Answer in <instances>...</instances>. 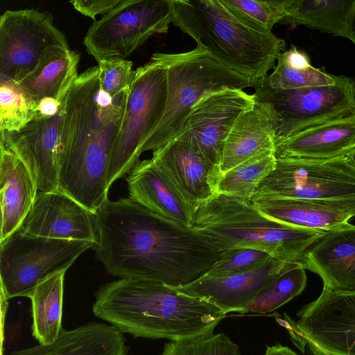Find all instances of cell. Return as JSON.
<instances>
[{"mask_svg":"<svg viewBox=\"0 0 355 355\" xmlns=\"http://www.w3.org/2000/svg\"><path fill=\"white\" fill-rule=\"evenodd\" d=\"M97 235L93 248L109 274L172 288L196 281L220 257L191 227L129 198L104 202L97 212Z\"/></svg>","mask_w":355,"mask_h":355,"instance_id":"obj_1","label":"cell"},{"mask_svg":"<svg viewBox=\"0 0 355 355\" xmlns=\"http://www.w3.org/2000/svg\"><path fill=\"white\" fill-rule=\"evenodd\" d=\"M129 90L112 96L102 89L95 66L78 76L64 100L58 191L94 214L108 199L110 161Z\"/></svg>","mask_w":355,"mask_h":355,"instance_id":"obj_2","label":"cell"},{"mask_svg":"<svg viewBox=\"0 0 355 355\" xmlns=\"http://www.w3.org/2000/svg\"><path fill=\"white\" fill-rule=\"evenodd\" d=\"M94 314L135 338L180 340L211 334L226 314L166 284L119 278L95 293Z\"/></svg>","mask_w":355,"mask_h":355,"instance_id":"obj_3","label":"cell"},{"mask_svg":"<svg viewBox=\"0 0 355 355\" xmlns=\"http://www.w3.org/2000/svg\"><path fill=\"white\" fill-rule=\"evenodd\" d=\"M172 24L218 62L257 85L275 69L286 42L271 32L254 29L220 0H171Z\"/></svg>","mask_w":355,"mask_h":355,"instance_id":"obj_4","label":"cell"},{"mask_svg":"<svg viewBox=\"0 0 355 355\" xmlns=\"http://www.w3.org/2000/svg\"><path fill=\"white\" fill-rule=\"evenodd\" d=\"M190 227L220 254L249 248L301 264L306 251L324 232L276 221L251 202L218 193L198 206Z\"/></svg>","mask_w":355,"mask_h":355,"instance_id":"obj_5","label":"cell"},{"mask_svg":"<svg viewBox=\"0 0 355 355\" xmlns=\"http://www.w3.org/2000/svg\"><path fill=\"white\" fill-rule=\"evenodd\" d=\"M166 67L168 97L163 118L146 140L141 152L155 150L180 132L191 107L205 95L225 88L257 85L218 62L199 45L179 53L153 54Z\"/></svg>","mask_w":355,"mask_h":355,"instance_id":"obj_6","label":"cell"},{"mask_svg":"<svg viewBox=\"0 0 355 355\" xmlns=\"http://www.w3.org/2000/svg\"><path fill=\"white\" fill-rule=\"evenodd\" d=\"M167 97L166 67L152 55L149 62L134 73L124 118L112 150L109 189L140 161L146 140L163 118Z\"/></svg>","mask_w":355,"mask_h":355,"instance_id":"obj_7","label":"cell"},{"mask_svg":"<svg viewBox=\"0 0 355 355\" xmlns=\"http://www.w3.org/2000/svg\"><path fill=\"white\" fill-rule=\"evenodd\" d=\"M93 247L89 241L31 235L19 227L0 242L1 294L8 300L29 297L39 283L67 271Z\"/></svg>","mask_w":355,"mask_h":355,"instance_id":"obj_8","label":"cell"},{"mask_svg":"<svg viewBox=\"0 0 355 355\" xmlns=\"http://www.w3.org/2000/svg\"><path fill=\"white\" fill-rule=\"evenodd\" d=\"M253 95L272 108L278 121L275 140L281 139L352 115L355 110V78L338 76L332 85L295 89L272 88L265 78Z\"/></svg>","mask_w":355,"mask_h":355,"instance_id":"obj_9","label":"cell"},{"mask_svg":"<svg viewBox=\"0 0 355 355\" xmlns=\"http://www.w3.org/2000/svg\"><path fill=\"white\" fill-rule=\"evenodd\" d=\"M171 0H123L89 28L83 44L97 62L130 56L150 37L168 32Z\"/></svg>","mask_w":355,"mask_h":355,"instance_id":"obj_10","label":"cell"},{"mask_svg":"<svg viewBox=\"0 0 355 355\" xmlns=\"http://www.w3.org/2000/svg\"><path fill=\"white\" fill-rule=\"evenodd\" d=\"M276 159L275 168L260 183L252 199L333 201L355 198V164L348 156L329 159Z\"/></svg>","mask_w":355,"mask_h":355,"instance_id":"obj_11","label":"cell"},{"mask_svg":"<svg viewBox=\"0 0 355 355\" xmlns=\"http://www.w3.org/2000/svg\"><path fill=\"white\" fill-rule=\"evenodd\" d=\"M284 315L277 320L302 352L307 346L313 355H355V291L323 288L299 310L297 320Z\"/></svg>","mask_w":355,"mask_h":355,"instance_id":"obj_12","label":"cell"},{"mask_svg":"<svg viewBox=\"0 0 355 355\" xmlns=\"http://www.w3.org/2000/svg\"><path fill=\"white\" fill-rule=\"evenodd\" d=\"M57 46L69 48L50 12L6 10L0 17V78L19 82L49 48Z\"/></svg>","mask_w":355,"mask_h":355,"instance_id":"obj_13","label":"cell"},{"mask_svg":"<svg viewBox=\"0 0 355 355\" xmlns=\"http://www.w3.org/2000/svg\"><path fill=\"white\" fill-rule=\"evenodd\" d=\"M254 103V95L241 89L225 88L207 94L191 107L175 138L192 142L218 181L225 141L240 115L252 107Z\"/></svg>","mask_w":355,"mask_h":355,"instance_id":"obj_14","label":"cell"},{"mask_svg":"<svg viewBox=\"0 0 355 355\" xmlns=\"http://www.w3.org/2000/svg\"><path fill=\"white\" fill-rule=\"evenodd\" d=\"M64 102L50 118L34 117L19 131L1 132V143L12 150L28 166L38 192L58 191L63 162L60 135Z\"/></svg>","mask_w":355,"mask_h":355,"instance_id":"obj_15","label":"cell"},{"mask_svg":"<svg viewBox=\"0 0 355 355\" xmlns=\"http://www.w3.org/2000/svg\"><path fill=\"white\" fill-rule=\"evenodd\" d=\"M151 160L181 200L194 211L215 194L217 178L190 141L175 138L154 150Z\"/></svg>","mask_w":355,"mask_h":355,"instance_id":"obj_16","label":"cell"},{"mask_svg":"<svg viewBox=\"0 0 355 355\" xmlns=\"http://www.w3.org/2000/svg\"><path fill=\"white\" fill-rule=\"evenodd\" d=\"M20 228L26 234L58 239L97 242V214L60 191L38 192Z\"/></svg>","mask_w":355,"mask_h":355,"instance_id":"obj_17","label":"cell"},{"mask_svg":"<svg viewBox=\"0 0 355 355\" xmlns=\"http://www.w3.org/2000/svg\"><path fill=\"white\" fill-rule=\"evenodd\" d=\"M298 264L301 263L270 257L241 272L220 277L202 275L189 284L173 288L215 305L225 314L239 313L270 282Z\"/></svg>","mask_w":355,"mask_h":355,"instance_id":"obj_18","label":"cell"},{"mask_svg":"<svg viewBox=\"0 0 355 355\" xmlns=\"http://www.w3.org/2000/svg\"><path fill=\"white\" fill-rule=\"evenodd\" d=\"M302 266L318 274L323 288L355 291V225L324 231L306 251Z\"/></svg>","mask_w":355,"mask_h":355,"instance_id":"obj_19","label":"cell"},{"mask_svg":"<svg viewBox=\"0 0 355 355\" xmlns=\"http://www.w3.org/2000/svg\"><path fill=\"white\" fill-rule=\"evenodd\" d=\"M277 130L278 121L272 108L255 100L253 107L236 121L225 141L219 166L220 176L252 157L275 152Z\"/></svg>","mask_w":355,"mask_h":355,"instance_id":"obj_20","label":"cell"},{"mask_svg":"<svg viewBox=\"0 0 355 355\" xmlns=\"http://www.w3.org/2000/svg\"><path fill=\"white\" fill-rule=\"evenodd\" d=\"M354 150L355 116L352 114L275 141L277 158L329 159L347 157Z\"/></svg>","mask_w":355,"mask_h":355,"instance_id":"obj_21","label":"cell"},{"mask_svg":"<svg viewBox=\"0 0 355 355\" xmlns=\"http://www.w3.org/2000/svg\"><path fill=\"white\" fill-rule=\"evenodd\" d=\"M251 202L276 221L322 231L346 224L355 216V198L333 201L259 198Z\"/></svg>","mask_w":355,"mask_h":355,"instance_id":"obj_22","label":"cell"},{"mask_svg":"<svg viewBox=\"0 0 355 355\" xmlns=\"http://www.w3.org/2000/svg\"><path fill=\"white\" fill-rule=\"evenodd\" d=\"M0 242L22 225L35 201L36 182L25 163L0 142Z\"/></svg>","mask_w":355,"mask_h":355,"instance_id":"obj_23","label":"cell"},{"mask_svg":"<svg viewBox=\"0 0 355 355\" xmlns=\"http://www.w3.org/2000/svg\"><path fill=\"white\" fill-rule=\"evenodd\" d=\"M126 181L130 200L163 218L191 227L195 211L181 200L151 159L137 162Z\"/></svg>","mask_w":355,"mask_h":355,"instance_id":"obj_24","label":"cell"},{"mask_svg":"<svg viewBox=\"0 0 355 355\" xmlns=\"http://www.w3.org/2000/svg\"><path fill=\"white\" fill-rule=\"evenodd\" d=\"M128 347L119 330L105 322H91L62 329L51 343L15 350L9 355H128Z\"/></svg>","mask_w":355,"mask_h":355,"instance_id":"obj_25","label":"cell"},{"mask_svg":"<svg viewBox=\"0 0 355 355\" xmlns=\"http://www.w3.org/2000/svg\"><path fill=\"white\" fill-rule=\"evenodd\" d=\"M80 55L69 48L53 46L41 57L33 71L17 83L37 105L44 97L62 103L78 77Z\"/></svg>","mask_w":355,"mask_h":355,"instance_id":"obj_26","label":"cell"},{"mask_svg":"<svg viewBox=\"0 0 355 355\" xmlns=\"http://www.w3.org/2000/svg\"><path fill=\"white\" fill-rule=\"evenodd\" d=\"M354 21L355 0H294L279 24L304 25L352 41Z\"/></svg>","mask_w":355,"mask_h":355,"instance_id":"obj_27","label":"cell"},{"mask_svg":"<svg viewBox=\"0 0 355 355\" xmlns=\"http://www.w3.org/2000/svg\"><path fill=\"white\" fill-rule=\"evenodd\" d=\"M66 271L39 283L28 298L31 302V333L41 345L53 343L63 329L62 306Z\"/></svg>","mask_w":355,"mask_h":355,"instance_id":"obj_28","label":"cell"},{"mask_svg":"<svg viewBox=\"0 0 355 355\" xmlns=\"http://www.w3.org/2000/svg\"><path fill=\"white\" fill-rule=\"evenodd\" d=\"M337 78L324 67L312 66L308 54L291 45L279 55L274 71L266 80L272 88L295 89L332 85Z\"/></svg>","mask_w":355,"mask_h":355,"instance_id":"obj_29","label":"cell"},{"mask_svg":"<svg viewBox=\"0 0 355 355\" xmlns=\"http://www.w3.org/2000/svg\"><path fill=\"white\" fill-rule=\"evenodd\" d=\"M276 161L274 151L247 160L220 177L216 193L251 202L260 183L275 168Z\"/></svg>","mask_w":355,"mask_h":355,"instance_id":"obj_30","label":"cell"},{"mask_svg":"<svg viewBox=\"0 0 355 355\" xmlns=\"http://www.w3.org/2000/svg\"><path fill=\"white\" fill-rule=\"evenodd\" d=\"M306 269L302 264L288 269L266 285L239 313L265 314L300 295L306 286Z\"/></svg>","mask_w":355,"mask_h":355,"instance_id":"obj_31","label":"cell"},{"mask_svg":"<svg viewBox=\"0 0 355 355\" xmlns=\"http://www.w3.org/2000/svg\"><path fill=\"white\" fill-rule=\"evenodd\" d=\"M239 20L262 32H271L275 24L288 15L294 0H220Z\"/></svg>","mask_w":355,"mask_h":355,"instance_id":"obj_32","label":"cell"},{"mask_svg":"<svg viewBox=\"0 0 355 355\" xmlns=\"http://www.w3.org/2000/svg\"><path fill=\"white\" fill-rule=\"evenodd\" d=\"M37 105L17 82L0 78V132L19 131L31 121Z\"/></svg>","mask_w":355,"mask_h":355,"instance_id":"obj_33","label":"cell"},{"mask_svg":"<svg viewBox=\"0 0 355 355\" xmlns=\"http://www.w3.org/2000/svg\"><path fill=\"white\" fill-rule=\"evenodd\" d=\"M160 355H241L237 344L223 333L170 340Z\"/></svg>","mask_w":355,"mask_h":355,"instance_id":"obj_34","label":"cell"},{"mask_svg":"<svg viewBox=\"0 0 355 355\" xmlns=\"http://www.w3.org/2000/svg\"><path fill=\"white\" fill-rule=\"evenodd\" d=\"M271 257L268 253L249 248H239L220 254L218 260L203 275L220 277L241 272L252 268Z\"/></svg>","mask_w":355,"mask_h":355,"instance_id":"obj_35","label":"cell"},{"mask_svg":"<svg viewBox=\"0 0 355 355\" xmlns=\"http://www.w3.org/2000/svg\"><path fill=\"white\" fill-rule=\"evenodd\" d=\"M133 63L122 58H110L98 62L102 89L112 96L130 88L135 71Z\"/></svg>","mask_w":355,"mask_h":355,"instance_id":"obj_36","label":"cell"},{"mask_svg":"<svg viewBox=\"0 0 355 355\" xmlns=\"http://www.w3.org/2000/svg\"><path fill=\"white\" fill-rule=\"evenodd\" d=\"M123 0H75L69 3L73 7L82 15L95 19L96 16L100 14L105 15Z\"/></svg>","mask_w":355,"mask_h":355,"instance_id":"obj_37","label":"cell"},{"mask_svg":"<svg viewBox=\"0 0 355 355\" xmlns=\"http://www.w3.org/2000/svg\"><path fill=\"white\" fill-rule=\"evenodd\" d=\"M64 102L60 103L51 97L42 98L37 103L35 117L50 118L55 116L59 112Z\"/></svg>","mask_w":355,"mask_h":355,"instance_id":"obj_38","label":"cell"},{"mask_svg":"<svg viewBox=\"0 0 355 355\" xmlns=\"http://www.w3.org/2000/svg\"><path fill=\"white\" fill-rule=\"evenodd\" d=\"M263 355H300L291 348L283 346L279 343L272 346H266V352Z\"/></svg>","mask_w":355,"mask_h":355,"instance_id":"obj_39","label":"cell"},{"mask_svg":"<svg viewBox=\"0 0 355 355\" xmlns=\"http://www.w3.org/2000/svg\"><path fill=\"white\" fill-rule=\"evenodd\" d=\"M348 157L352 160V162L355 164V150L350 153Z\"/></svg>","mask_w":355,"mask_h":355,"instance_id":"obj_40","label":"cell"},{"mask_svg":"<svg viewBox=\"0 0 355 355\" xmlns=\"http://www.w3.org/2000/svg\"><path fill=\"white\" fill-rule=\"evenodd\" d=\"M352 42L355 44V21H354V27H353V40H352Z\"/></svg>","mask_w":355,"mask_h":355,"instance_id":"obj_41","label":"cell"},{"mask_svg":"<svg viewBox=\"0 0 355 355\" xmlns=\"http://www.w3.org/2000/svg\"><path fill=\"white\" fill-rule=\"evenodd\" d=\"M352 115L355 116V110H354V112H353Z\"/></svg>","mask_w":355,"mask_h":355,"instance_id":"obj_42","label":"cell"}]
</instances>
